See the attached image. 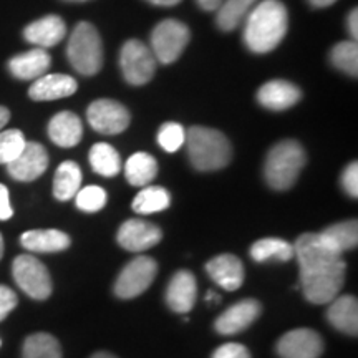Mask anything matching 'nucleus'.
I'll return each mask as SVG.
<instances>
[{"label": "nucleus", "instance_id": "1", "mask_svg": "<svg viewBox=\"0 0 358 358\" xmlns=\"http://www.w3.org/2000/svg\"><path fill=\"white\" fill-rule=\"evenodd\" d=\"M294 256L301 267V289L315 306L330 303L345 284L347 264L320 234L307 232L294 244Z\"/></svg>", "mask_w": 358, "mask_h": 358}, {"label": "nucleus", "instance_id": "2", "mask_svg": "<svg viewBox=\"0 0 358 358\" xmlns=\"http://www.w3.org/2000/svg\"><path fill=\"white\" fill-rule=\"evenodd\" d=\"M287 8L279 0H262L245 17L244 43L250 52H272L287 34Z\"/></svg>", "mask_w": 358, "mask_h": 358}, {"label": "nucleus", "instance_id": "3", "mask_svg": "<svg viewBox=\"0 0 358 358\" xmlns=\"http://www.w3.org/2000/svg\"><path fill=\"white\" fill-rule=\"evenodd\" d=\"M185 145L191 164L198 171H216L227 166L231 161V143L217 129L192 127L186 131Z\"/></svg>", "mask_w": 358, "mask_h": 358}, {"label": "nucleus", "instance_id": "4", "mask_svg": "<svg viewBox=\"0 0 358 358\" xmlns=\"http://www.w3.org/2000/svg\"><path fill=\"white\" fill-rule=\"evenodd\" d=\"M307 163V155L301 143L284 140L271 148L264 164L267 185L275 191L290 189Z\"/></svg>", "mask_w": 358, "mask_h": 358}, {"label": "nucleus", "instance_id": "5", "mask_svg": "<svg viewBox=\"0 0 358 358\" xmlns=\"http://www.w3.org/2000/svg\"><path fill=\"white\" fill-rule=\"evenodd\" d=\"M71 66L85 77H93L103 66V45L98 30L88 22H80L70 35L66 47Z\"/></svg>", "mask_w": 358, "mask_h": 358}, {"label": "nucleus", "instance_id": "6", "mask_svg": "<svg viewBox=\"0 0 358 358\" xmlns=\"http://www.w3.org/2000/svg\"><path fill=\"white\" fill-rule=\"evenodd\" d=\"M189 29L182 22L174 19L159 22L151 34V52L156 62L163 65L176 62L185 52L186 45L189 43Z\"/></svg>", "mask_w": 358, "mask_h": 358}, {"label": "nucleus", "instance_id": "7", "mask_svg": "<svg viewBox=\"0 0 358 358\" xmlns=\"http://www.w3.org/2000/svg\"><path fill=\"white\" fill-rule=\"evenodd\" d=\"M13 280L35 301H45L52 294V279L48 268L30 254H22L13 261Z\"/></svg>", "mask_w": 358, "mask_h": 358}, {"label": "nucleus", "instance_id": "8", "mask_svg": "<svg viewBox=\"0 0 358 358\" xmlns=\"http://www.w3.org/2000/svg\"><path fill=\"white\" fill-rule=\"evenodd\" d=\"M156 58L145 43L140 40L131 38L122 47L120 52V66H122L123 77L129 85L140 87L153 78L156 71Z\"/></svg>", "mask_w": 358, "mask_h": 358}, {"label": "nucleus", "instance_id": "9", "mask_svg": "<svg viewBox=\"0 0 358 358\" xmlns=\"http://www.w3.org/2000/svg\"><path fill=\"white\" fill-rule=\"evenodd\" d=\"M158 264L148 256H138L128 262L115 282V294L120 299H134L153 284Z\"/></svg>", "mask_w": 358, "mask_h": 358}, {"label": "nucleus", "instance_id": "10", "mask_svg": "<svg viewBox=\"0 0 358 358\" xmlns=\"http://www.w3.org/2000/svg\"><path fill=\"white\" fill-rule=\"evenodd\" d=\"M90 127L101 134H118L129 127V111L115 100H96L88 106Z\"/></svg>", "mask_w": 358, "mask_h": 358}, {"label": "nucleus", "instance_id": "11", "mask_svg": "<svg viewBox=\"0 0 358 358\" xmlns=\"http://www.w3.org/2000/svg\"><path fill=\"white\" fill-rule=\"evenodd\" d=\"M280 358H319L324 353V340L312 329L290 330L277 342Z\"/></svg>", "mask_w": 358, "mask_h": 358}, {"label": "nucleus", "instance_id": "12", "mask_svg": "<svg viewBox=\"0 0 358 358\" xmlns=\"http://www.w3.org/2000/svg\"><path fill=\"white\" fill-rule=\"evenodd\" d=\"M116 239H118V244L129 252H145L159 244V241L163 239V231L153 222L129 219L122 224Z\"/></svg>", "mask_w": 358, "mask_h": 358}, {"label": "nucleus", "instance_id": "13", "mask_svg": "<svg viewBox=\"0 0 358 358\" xmlns=\"http://www.w3.org/2000/svg\"><path fill=\"white\" fill-rule=\"evenodd\" d=\"M48 168L47 150L35 141H27L22 153L7 164V171L13 179L22 182L34 181L42 176Z\"/></svg>", "mask_w": 358, "mask_h": 358}, {"label": "nucleus", "instance_id": "14", "mask_svg": "<svg viewBox=\"0 0 358 358\" xmlns=\"http://www.w3.org/2000/svg\"><path fill=\"white\" fill-rule=\"evenodd\" d=\"M262 312V306L256 299H244V301L236 302L227 310H224L217 317L216 332L221 335H237L243 330L249 329L259 319Z\"/></svg>", "mask_w": 358, "mask_h": 358}, {"label": "nucleus", "instance_id": "15", "mask_svg": "<svg viewBox=\"0 0 358 358\" xmlns=\"http://www.w3.org/2000/svg\"><path fill=\"white\" fill-rule=\"evenodd\" d=\"M198 297L196 277L189 271H179L169 280L166 289V303L173 312L187 313L192 310Z\"/></svg>", "mask_w": 358, "mask_h": 358}, {"label": "nucleus", "instance_id": "16", "mask_svg": "<svg viewBox=\"0 0 358 358\" xmlns=\"http://www.w3.org/2000/svg\"><path fill=\"white\" fill-rule=\"evenodd\" d=\"M66 25L58 15H47L25 27L24 38L37 48L55 47L65 38Z\"/></svg>", "mask_w": 358, "mask_h": 358}, {"label": "nucleus", "instance_id": "17", "mask_svg": "<svg viewBox=\"0 0 358 358\" xmlns=\"http://www.w3.org/2000/svg\"><path fill=\"white\" fill-rule=\"evenodd\" d=\"M206 271L219 287L224 290H237L244 282V266L239 257L232 254H221L206 264Z\"/></svg>", "mask_w": 358, "mask_h": 358}, {"label": "nucleus", "instance_id": "18", "mask_svg": "<svg viewBox=\"0 0 358 358\" xmlns=\"http://www.w3.org/2000/svg\"><path fill=\"white\" fill-rule=\"evenodd\" d=\"M302 98L301 88L285 80H272L262 85L257 92V101L264 108L282 111L292 108V106Z\"/></svg>", "mask_w": 358, "mask_h": 358}, {"label": "nucleus", "instance_id": "19", "mask_svg": "<svg viewBox=\"0 0 358 358\" xmlns=\"http://www.w3.org/2000/svg\"><path fill=\"white\" fill-rule=\"evenodd\" d=\"M77 80L71 78L70 75H42V77L32 83V87L29 90V96L35 101L60 100V98L73 95L77 92Z\"/></svg>", "mask_w": 358, "mask_h": 358}, {"label": "nucleus", "instance_id": "20", "mask_svg": "<svg viewBox=\"0 0 358 358\" xmlns=\"http://www.w3.org/2000/svg\"><path fill=\"white\" fill-rule=\"evenodd\" d=\"M327 320L338 332L357 337L358 334V302L353 295H338L330 302Z\"/></svg>", "mask_w": 358, "mask_h": 358}, {"label": "nucleus", "instance_id": "21", "mask_svg": "<svg viewBox=\"0 0 358 358\" xmlns=\"http://www.w3.org/2000/svg\"><path fill=\"white\" fill-rule=\"evenodd\" d=\"M52 58L43 48H32V50L10 58L8 71L19 80H37L47 73Z\"/></svg>", "mask_w": 358, "mask_h": 358}, {"label": "nucleus", "instance_id": "22", "mask_svg": "<svg viewBox=\"0 0 358 358\" xmlns=\"http://www.w3.org/2000/svg\"><path fill=\"white\" fill-rule=\"evenodd\" d=\"M48 136L57 146H77L83 136L82 120L71 111H62V113L53 116L48 123Z\"/></svg>", "mask_w": 358, "mask_h": 358}, {"label": "nucleus", "instance_id": "23", "mask_svg": "<svg viewBox=\"0 0 358 358\" xmlns=\"http://www.w3.org/2000/svg\"><path fill=\"white\" fill-rule=\"evenodd\" d=\"M22 248L30 252H60L70 248L69 234L58 229L27 231L20 236Z\"/></svg>", "mask_w": 358, "mask_h": 358}, {"label": "nucleus", "instance_id": "24", "mask_svg": "<svg viewBox=\"0 0 358 358\" xmlns=\"http://www.w3.org/2000/svg\"><path fill=\"white\" fill-rule=\"evenodd\" d=\"M82 186V169L73 161H65L57 168L53 179V196L58 201L73 199Z\"/></svg>", "mask_w": 358, "mask_h": 358}, {"label": "nucleus", "instance_id": "25", "mask_svg": "<svg viewBox=\"0 0 358 358\" xmlns=\"http://www.w3.org/2000/svg\"><path fill=\"white\" fill-rule=\"evenodd\" d=\"M322 239L332 248L335 252L342 254L347 250L355 249L358 244V224L355 219L353 221H343L332 224L325 231L320 232Z\"/></svg>", "mask_w": 358, "mask_h": 358}, {"label": "nucleus", "instance_id": "26", "mask_svg": "<svg viewBox=\"0 0 358 358\" xmlns=\"http://www.w3.org/2000/svg\"><path fill=\"white\" fill-rule=\"evenodd\" d=\"M124 176L131 186H148L158 176V163L151 155L134 153L124 164Z\"/></svg>", "mask_w": 358, "mask_h": 358}, {"label": "nucleus", "instance_id": "27", "mask_svg": "<svg viewBox=\"0 0 358 358\" xmlns=\"http://www.w3.org/2000/svg\"><path fill=\"white\" fill-rule=\"evenodd\" d=\"M90 164L93 171L105 178H113L122 171L120 153L108 143H96L90 150Z\"/></svg>", "mask_w": 358, "mask_h": 358}, {"label": "nucleus", "instance_id": "28", "mask_svg": "<svg viewBox=\"0 0 358 358\" xmlns=\"http://www.w3.org/2000/svg\"><path fill=\"white\" fill-rule=\"evenodd\" d=\"M250 257L256 262H266L268 259L287 262L294 257V245L279 237H266L257 241L250 248Z\"/></svg>", "mask_w": 358, "mask_h": 358}, {"label": "nucleus", "instance_id": "29", "mask_svg": "<svg viewBox=\"0 0 358 358\" xmlns=\"http://www.w3.org/2000/svg\"><path fill=\"white\" fill-rule=\"evenodd\" d=\"M257 0H222V3L217 8V27L226 32L237 29L252 7L256 6Z\"/></svg>", "mask_w": 358, "mask_h": 358}, {"label": "nucleus", "instance_id": "30", "mask_svg": "<svg viewBox=\"0 0 358 358\" xmlns=\"http://www.w3.org/2000/svg\"><path fill=\"white\" fill-rule=\"evenodd\" d=\"M171 204V196L161 186H145L133 199V211L140 214H153L164 211Z\"/></svg>", "mask_w": 358, "mask_h": 358}, {"label": "nucleus", "instance_id": "31", "mask_svg": "<svg viewBox=\"0 0 358 358\" xmlns=\"http://www.w3.org/2000/svg\"><path fill=\"white\" fill-rule=\"evenodd\" d=\"M24 358H62V348L58 340L50 334H34L25 340Z\"/></svg>", "mask_w": 358, "mask_h": 358}, {"label": "nucleus", "instance_id": "32", "mask_svg": "<svg viewBox=\"0 0 358 358\" xmlns=\"http://www.w3.org/2000/svg\"><path fill=\"white\" fill-rule=\"evenodd\" d=\"M330 60L335 69L342 70L343 73L357 77L358 75V45L355 40H347L335 45L330 52Z\"/></svg>", "mask_w": 358, "mask_h": 358}, {"label": "nucleus", "instance_id": "33", "mask_svg": "<svg viewBox=\"0 0 358 358\" xmlns=\"http://www.w3.org/2000/svg\"><path fill=\"white\" fill-rule=\"evenodd\" d=\"M25 136L19 129L0 131V164H7L22 153L25 146Z\"/></svg>", "mask_w": 358, "mask_h": 358}, {"label": "nucleus", "instance_id": "34", "mask_svg": "<svg viewBox=\"0 0 358 358\" xmlns=\"http://www.w3.org/2000/svg\"><path fill=\"white\" fill-rule=\"evenodd\" d=\"M106 199H108L106 191L100 186H87L75 194V204H77L80 211L85 213L100 211V209L105 208Z\"/></svg>", "mask_w": 358, "mask_h": 358}, {"label": "nucleus", "instance_id": "35", "mask_svg": "<svg viewBox=\"0 0 358 358\" xmlns=\"http://www.w3.org/2000/svg\"><path fill=\"white\" fill-rule=\"evenodd\" d=\"M158 143L168 153H176L186 143V129L179 123H164L158 131Z\"/></svg>", "mask_w": 358, "mask_h": 358}, {"label": "nucleus", "instance_id": "36", "mask_svg": "<svg viewBox=\"0 0 358 358\" xmlns=\"http://www.w3.org/2000/svg\"><path fill=\"white\" fill-rule=\"evenodd\" d=\"M342 187L350 198H357L358 196V163L353 161V163L348 164L345 171L342 174Z\"/></svg>", "mask_w": 358, "mask_h": 358}, {"label": "nucleus", "instance_id": "37", "mask_svg": "<svg viewBox=\"0 0 358 358\" xmlns=\"http://www.w3.org/2000/svg\"><path fill=\"white\" fill-rule=\"evenodd\" d=\"M213 358H250L248 348L241 343H224L213 353Z\"/></svg>", "mask_w": 358, "mask_h": 358}, {"label": "nucleus", "instance_id": "38", "mask_svg": "<svg viewBox=\"0 0 358 358\" xmlns=\"http://www.w3.org/2000/svg\"><path fill=\"white\" fill-rule=\"evenodd\" d=\"M17 302H19V299H17L15 292L6 285H0V322L17 307Z\"/></svg>", "mask_w": 358, "mask_h": 358}, {"label": "nucleus", "instance_id": "39", "mask_svg": "<svg viewBox=\"0 0 358 358\" xmlns=\"http://www.w3.org/2000/svg\"><path fill=\"white\" fill-rule=\"evenodd\" d=\"M13 216L10 198H8V189L3 185H0V221H7Z\"/></svg>", "mask_w": 358, "mask_h": 358}, {"label": "nucleus", "instance_id": "40", "mask_svg": "<svg viewBox=\"0 0 358 358\" xmlns=\"http://www.w3.org/2000/svg\"><path fill=\"white\" fill-rule=\"evenodd\" d=\"M347 25H348V32H350L352 38L357 42V37H358V10L357 8H353V10L348 13Z\"/></svg>", "mask_w": 358, "mask_h": 358}, {"label": "nucleus", "instance_id": "41", "mask_svg": "<svg viewBox=\"0 0 358 358\" xmlns=\"http://www.w3.org/2000/svg\"><path fill=\"white\" fill-rule=\"evenodd\" d=\"M198 3L203 10L213 12V10H217L219 6L222 3V0H198Z\"/></svg>", "mask_w": 358, "mask_h": 358}, {"label": "nucleus", "instance_id": "42", "mask_svg": "<svg viewBox=\"0 0 358 358\" xmlns=\"http://www.w3.org/2000/svg\"><path fill=\"white\" fill-rule=\"evenodd\" d=\"M8 120H10V111L3 108V106H0V131H2L3 127L8 123Z\"/></svg>", "mask_w": 358, "mask_h": 358}, {"label": "nucleus", "instance_id": "43", "mask_svg": "<svg viewBox=\"0 0 358 358\" xmlns=\"http://www.w3.org/2000/svg\"><path fill=\"white\" fill-rule=\"evenodd\" d=\"M150 3H155V6H159V7H173V6H178L181 0H148Z\"/></svg>", "mask_w": 358, "mask_h": 358}, {"label": "nucleus", "instance_id": "44", "mask_svg": "<svg viewBox=\"0 0 358 358\" xmlns=\"http://www.w3.org/2000/svg\"><path fill=\"white\" fill-rule=\"evenodd\" d=\"M308 2H310L313 7H317V8H324V7L332 6V3L337 2V0H308Z\"/></svg>", "mask_w": 358, "mask_h": 358}, {"label": "nucleus", "instance_id": "45", "mask_svg": "<svg viewBox=\"0 0 358 358\" xmlns=\"http://www.w3.org/2000/svg\"><path fill=\"white\" fill-rule=\"evenodd\" d=\"M92 358H116V357L111 355V353H108V352H98Z\"/></svg>", "mask_w": 358, "mask_h": 358}, {"label": "nucleus", "instance_id": "46", "mask_svg": "<svg viewBox=\"0 0 358 358\" xmlns=\"http://www.w3.org/2000/svg\"><path fill=\"white\" fill-rule=\"evenodd\" d=\"M208 301L211 302V301H216V302H221V297H219V295H216L213 292V290H209V294H208Z\"/></svg>", "mask_w": 358, "mask_h": 358}, {"label": "nucleus", "instance_id": "47", "mask_svg": "<svg viewBox=\"0 0 358 358\" xmlns=\"http://www.w3.org/2000/svg\"><path fill=\"white\" fill-rule=\"evenodd\" d=\"M3 256V237L0 234V259Z\"/></svg>", "mask_w": 358, "mask_h": 358}, {"label": "nucleus", "instance_id": "48", "mask_svg": "<svg viewBox=\"0 0 358 358\" xmlns=\"http://www.w3.org/2000/svg\"><path fill=\"white\" fill-rule=\"evenodd\" d=\"M69 2H87V0H69Z\"/></svg>", "mask_w": 358, "mask_h": 358}]
</instances>
